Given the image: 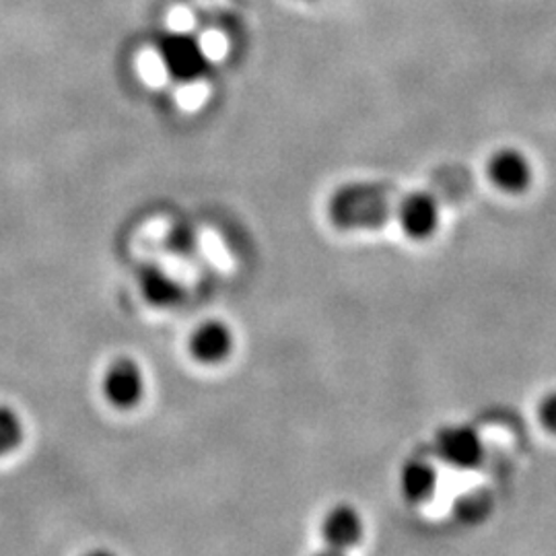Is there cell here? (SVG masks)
<instances>
[{
    "mask_svg": "<svg viewBox=\"0 0 556 556\" xmlns=\"http://www.w3.org/2000/svg\"><path fill=\"white\" fill-rule=\"evenodd\" d=\"M328 213L342 229H376L394 213V206L374 186L351 184L334 192Z\"/></svg>",
    "mask_w": 556,
    "mask_h": 556,
    "instance_id": "1",
    "label": "cell"
},
{
    "mask_svg": "<svg viewBox=\"0 0 556 556\" xmlns=\"http://www.w3.org/2000/svg\"><path fill=\"white\" fill-rule=\"evenodd\" d=\"M489 184L503 197H523L534 188L536 165L517 147H501L491 153L484 165Z\"/></svg>",
    "mask_w": 556,
    "mask_h": 556,
    "instance_id": "2",
    "label": "cell"
},
{
    "mask_svg": "<svg viewBox=\"0 0 556 556\" xmlns=\"http://www.w3.org/2000/svg\"><path fill=\"white\" fill-rule=\"evenodd\" d=\"M435 454L441 464L459 472H472L484 464L486 443L472 425H445L435 435Z\"/></svg>",
    "mask_w": 556,
    "mask_h": 556,
    "instance_id": "3",
    "label": "cell"
},
{
    "mask_svg": "<svg viewBox=\"0 0 556 556\" xmlns=\"http://www.w3.org/2000/svg\"><path fill=\"white\" fill-rule=\"evenodd\" d=\"M392 217L396 219L402 236L425 243L438 236L443 223V211L441 202L431 192L415 190L397 200Z\"/></svg>",
    "mask_w": 556,
    "mask_h": 556,
    "instance_id": "4",
    "label": "cell"
},
{
    "mask_svg": "<svg viewBox=\"0 0 556 556\" xmlns=\"http://www.w3.org/2000/svg\"><path fill=\"white\" fill-rule=\"evenodd\" d=\"M367 536V521L357 505L338 503L321 519V540L334 555H346L358 548Z\"/></svg>",
    "mask_w": 556,
    "mask_h": 556,
    "instance_id": "5",
    "label": "cell"
},
{
    "mask_svg": "<svg viewBox=\"0 0 556 556\" xmlns=\"http://www.w3.org/2000/svg\"><path fill=\"white\" fill-rule=\"evenodd\" d=\"M161 60L172 79L190 83L206 73V52L200 41L186 34H174L161 41Z\"/></svg>",
    "mask_w": 556,
    "mask_h": 556,
    "instance_id": "6",
    "label": "cell"
},
{
    "mask_svg": "<svg viewBox=\"0 0 556 556\" xmlns=\"http://www.w3.org/2000/svg\"><path fill=\"white\" fill-rule=\"evenodd\" d=\"M101 394L119 410H130L144 396V376L130 358H119L108 367L101 379Z\"/></svg>",
    "mask_w": 556,
    "mask_h": 556,
    "instance_id": "7",
    "label": "cell"
},
{
    "mask_svg": "<svg viewBox=\"0 0 556 556\" xmlns=\"http://www.w3.org/2000/svg\"><path fill=\"white\" fill-rule=\"evenodd\" d=\"M439 489L438 464L429 457H410L397 472V491L408 505L422 507L435 497Z\"/></svg>",
    "mask_w": 556,
    "mask_h": 556,
    "instance_id": "8",
    "label": "cell"
},
{
    "mask_svg": "<svg viewBox=\"0 0 556 556\" xmlns=\"http://www.w3.org/2000/svg\"><path fill=\"white\" fill-rule=\"evenodd\" d=\"M190 355L202 365H220L231 357L236 349L233 330L219 319H208L200 324L188 340Z\"/></svg>",
    "mask_w": 556,
    "mask_h": 556,
    "instance_id": "9",
    "label": "cell"
},
{
    "mask_svg": "<svg viewBox=\"0 0 556 556\" xmlns=\"http://www.w3.org/2000/svg\"><path fill=\"white\" fill-rule=\"evenodd\" d=\"M142 293L157 307L176 305V303H179V299L184 298V291H181L178 280H174L161 270L147 273L142 277Z\"/></svg>",
    "mask_w": 556,
    "mask_h": 556,
    "instance_id": "10",
    "label": "cell"
},
{
    "mask_svg": "<svg viewBox=\"0 0 556 556\" xmlns=\"http://www.w3.org/2000/svg\"><path fill=\"white\" fill-rule=\"evenodd\" d=\"M536 417L540 427H542L546 433L556 435V390L540 400V404H538L536 408Z\"/></svg>",
    "mask_w": 556,
    "mask_h": 556,
    "instance_id": "11",
    "label": "cell"
}]
</instances>
